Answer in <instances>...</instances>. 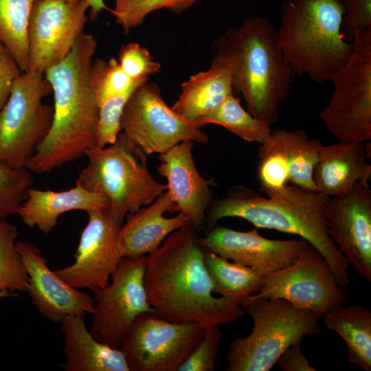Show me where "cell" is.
<instances>
[{
  "instance_id": "1",
  "label": "cell",
  "mask_w": 371,
  "mask_h": 371,
  "mask_svg": "<svg viewBox=\"0 0 371 371\" xmlns=\"http://www.w3.org/2000/svg\"><path fill=\"white\" fill-rule=\"evenodd\" d=\"M198 233L189 223L146 255L144 284L148 302L158 315L173 322L207 327L236 321L245 311L214 296Z\"/></svg>"
},
{
  "instance_id": "2",
  "label": "cell",
  "mask_w": 371,
  "mask_h": 371,
  "mask_svg": "<svg viewBox=\"0 0 371 371\" xmlns=\"http://www.w3.org/2000/svg\"><path fill=\"white\" fill-rule=\"evenodd\" d=\"M97 41L82 34L67 57L44 75L54 95L50 131L27 163L42 175L76 160L95 147L99 104L90 80Z\"/></svg>"
},
{
  "instance_id": "3",
  "label": "cell",
  "mask_w": 371,
  "mask_h": 371,
  "mask_svg": "<svg viewBox=\"0 0 371 371\" xmlns=\"http://www.w3.org/2000/svg\"><path fill=\"white\" fill-rule=\"evenodd\" d=\"M328 197L294 186L274 194L264 196L242 186L213 200L209 206L205 229L227 217L240 218L257 228L295 234L315 247L326 259L339 284L350 283L348 264L329 236L326 222Z\"/></svg>"
},
{
  "instance_id": "4",
  "label": "cell",
  "mask_w": 371,
  "mask_h": 371,
  "mask_svg": "<svg viewBox=\"0 0 371 371\" xmlns=\"http://www.w3.org/2000/svg\"><path fill=\"white\" fill-rule=\"evenodd\" d=\"M214 47L231 57L233 89L241 94L248 112L270 126L276 123L295 74L278 44L270 20L247 17L219 36Z\"/></svg>"
},
{
  "instance_id": "5",
  "label": "cell",
  "mask_w": 371,
  "mask_h": 371,
  "mask_svg": "<svg viewBox=\"0 0 371 371\" xmlns=\"http://www.w3.org/2000/svg\"><path fill=\"white\" fill-rule=\"evenodd\" d=\"M342 0H284L276 39L295 74L330 80L350 57L352 42L341 31Z\"/></svg>"
},
{
  "instance_id": "6",
  "label": "cell",
  "mask_w": 371,
  "mask_h": 371,
  "mask_svg": "<svg viewBox=\"0 0 371 371\" xmlns=\"http://www.w3.org/2000/svg\"><path fill=\"white\" fill-rule=\"evenodd\" d=\"M242 307L251 317L253 328L229 345L226 371H269L289 346L322 333L321 315L284 299H256Z\"/></svg>"
},
{
  "instance_id": "7",
  "label": "cell",
  "mask_w": 371,
  "mask_h": 371,
  "mask_svg": "<svg viewBox=\"0 0 371 371\" xmlns=\"http://www.w3.org/2000/svg\"><path fill=\"white\" fill-rule=\"evenodd\" d=\"M87 164L76 182L104 195L110 207L123 217L154 201L167 190L147 166V155L124 132L104 148L88 149Z\"/></svg>"
},
{
  "instance_id": "8",
  "label": "cell",
  "mask_w": 371,
  "mask_h": 371,
  "mask_svg": "<svg viewBox=\"0 0 371 371\" xmlns=\"http://www.w3.org/2000/svg\"><path fill=\"white\" fill-rule=\"evenodd\" d=\"M52 93L43 74L22 72L0 111V164L26 168L49 133L53 106L43 100Z\"/></svg>"
},
{
  "instance_id": "9",
  "label": "cell",
  "mask_w": 371,
  "mask_h": 371,
  "mask_svg": "<svg viewBox=\"0 0 371 371\" xmlns=\"http://www.w3.org/2000/svg\"><path fill=\"white\" fill-rule=\"evenodd\" d=\"M352 52L330 80L332 96L319 117L339 142L371 139V30L352 41Z\"/></svg>"
},
{
  "instance_id": "10",
  "label": "cell",
  "mask_w": 371,
  "mask_h": 371,
  "mask_svg": "<svg viewBox=\"0 0 371 371\" xmlns=\"http://www.w3.org/2000/svg\"><path fill=\"white\" fill-rule=\"evenodd\" d=\"M275 298L284 299L323 317L346 305L349 294L337 282L326 259L308 243L293 263L265 276L259 291L247 297L242 305L256 299Z\"/></svg>"
},
{
  "instance_id": "11",
  "label": "cell",
  "mask_w": 371,
  "mask_h": 371,
  "mask_svg": "<svg viewBox=\"0 0 371 371\" xmlns=\"http://www.w3.org/2000/svg\"><path fill=\"white\" fill-rule=\"evenodd\" d=\"M205 328L146 312L134 321L120 349L130 371H178L202 339Z\"/></svg>"
},
{
  "instance_id": "12",
  "label": "cell",
  "mask_w": 371,
  "mask_h": 371,
  "mask_svg": "<svg viewBox=\"0 0 371 371\" xmlns=\"http://www.w3.org/2000/svg\"><path fill=\"white\" fill-rule=\"evenodd\" d=\"M146 256L124 257L103 287L93 290L94 307L90 333L98 341L120 348L142 313L155 312L144 284Z\"/></svg>"
},
{
  "instance_id": "13",
  "label": "cell",
  "mask_w": 371,
  "mask_h": 371,
  "mask_svg": "<svg viewBox=\"0 0 371 371\" xmlns=\"http://www.w3.org/2000/svg\"><path fill=\"white\" fill-rule=\"evenodd\" d=\"M123 132L147 155L161 154L186 140L205 144L207 133L179 115L161 98L155 84L139 85L128 100L121 118Z\"/></svg>"
},
{
  "instance_id": "14",
  "label": "cell",
  "mask_w": 371,
  "mask_h": 371,
  "mask_svg": "<svg viewBox=\"0 0 371 371\" xmlns=\"http://www.w3.org/2000/svg\"><path fill=\"white\" fill-rule=\"evenodd\" d=\"M83 228L71 265L54 270L71 286L93 290L108 284L124 258L119 232L125 219L111 207L87 212Z\"/></svg>"
},
{
  "instance_id": "15",
  "label": "cell",
  "mask_w": 371,
  "mask_h": 371,
  "mask_svg": "<svg viewBox=\"0 0 371 371\" xmlns=\"http://www.w3.org/2000/svg\"><path fill=\"white\" fill-rule=\"evenodd\" d=\"M89 6L85 0H35L27 30V71L45 74L70 53L83 34Z\"/></svg>"
},
{
  "instance_id": "16",
  "label": "cell",
  "mask_w": 371,
  "mask_h": 371,
  "mask_svg": "<svg viewBox=\"0 0 371 371\" xmlns=\"http://www.w3.org/2000/svg\"><path fill=\"white\" fill-rule=\"evenodd\" d=\"M329 236L355 273L371 281V191L356 183L347 192L328 197Z\"/></svg>"
},
{
  "instance_id": "17",
  "label": "cell",
  "mask_w": 371,
  "mask_h": 371,
  "mask_svg": "<svg viewBox=\"0 0 371 371\" xmlns=\"http://www.w3.org/2000/svg\"><path fill=\"white\" fill-rule=\"evenodd\" d=\"M201 247L226 259L251 267L264 276L291 265L308 244L303 239L265 238L256 229L243 232L215 225L199 236Z\"/></svg>"
},
{
  "instance_id": "18",
  "label": "cell",
  "mask_w": 371,
  "mask_h": 371,
  "mask_svg": "<svg viewBox=\"0 0 371 371\" xmlns=\"http://www.w3.org/2000/svg\"><path fill=\"white\" fill-rule=\"evenodd\" d=\"M16 246L28 276L27 293L44 317L57 323L67 315L93 313V297L60 279L35 245L16 240Z\"/></svg>"
},
{
  "instance_id": "19",
  "label": "cell",
  "mask_w": 371,
  "mask_h": 371,
  "mask_svg": "<svg viewBox=\"0 0 371 371\" xmlns=\"http://www.w3.org/2000/svg\"><path fill=\"white\" fill-rule=\"evenodd\" d=\"M194 142L183 141L159 154L157 172L167 181V191L175 207L190 219L199 232L205 229L207 211L212 202V179L203 178L198 171L192 155Z\"/></svg>"
},
{
  "instance_id": "20",
  "label": "cell",
  "mask_w": 371,
  "mask_h": 371,
  "mask_svg": "<svg viewBox=\"0 0 371 371\" xmlns=\"http://www.w3.org/2000/svg\"><path fill=\"white\" fill-rule=\"evenodd\" d=\"M175 207V202L166 190L151 203L128 214L119 232L124 256L137 258L146 256L172 232L190 223L181 212L172 217L164 216L166 212H174Z\"/></svg>"
},
{
  "instance_id": "21",
  "label": "cell",
  "mask_w": 371,
  "mask_h": 371,
  "mask_svg": "<svg viewBox=\"0 0 371 371\" xmlns=\"http://www.w3.org/2000/svg\"><path fill=\"white\" fill-rule=\"evenodd\" d=\"M232 73L231 57L216 50L208 69L190 76L181 84V91L172 109L186 120L200 126L201 121L234 92Z\"/></svg>"
},
{
  "instance_id": "22",
  "label": "cell",
  "mask_w": 371,
  "mask_h": 371,
  "mask_svg": "<svg viewBox=\"0 0 371 371\" xmlns=\"http://www.w3.org/2000/svg\"><path fill=\"white\" fill-rule=\"evenodd\" d=\"M365 143L339 142L322 146L313 172L317 192L327 197L343 194L356 183L369 186L371 166Z\"/></svg>"
},
{
  "instance_id": "23",
  "label": "cell",
  "mask_w": 371,
  "mask_h": 371,
  "mask_svg": "<svg viewBox=\"0 0 371 371\" xmlns=\"http://www.w3.org/2000/svg\"><path fill=\"white\" fill-rule=\"evenodd\" d=\"M110 207L104 195L89 191L76 182L66 190H40L30 187L17 214L27 227L45 234L51 232L60 216L73 210L86 212Z\"/></svg>"
},
{
  "instance_id": "24",
  "label": "cell",
  "mask_w": 371,
  "mask_h": 371,
  "mask_svg": "<svg viewBox=\"0 0 371 371\" xmlns=\"http://www.w3.org/2000/svg\"><path fill=\"white\" fill-rule=\"evenodd\" d=\"M82 314L65 316L60 322L63 334L65 371H130L120 348L97 340L87 329Z\"/></svg>"
},
{
  "instance_id": "25",
  "label": "cell",
  "mask_w": 371,
  "mask_h": 371,
  "mask_svg": "<svg viewBox=\"0 0 371 371\" xmlns=\"http://www.w3.org/2000/svg\"><path fill=\"white\" fill-rule=\"evenodd\" d=\"M326 328L337 333L348 348V360L371 370V312L361 305L343 306L325 313Z\"/></svg>"
},
{
  "instance_id": "26",
  "label": "cell",
  "mask_w": 371,
  "mask_h": 371,
  "mask_svg": "<svg viewBox=\"0 0 371 371\" xmlns=\"http://www.w3.org/2000/svg\"><path fill=\"white\" fill-rule=\"evenodd\" d=\"M204 263L212 291L238 306L260 289L265 276L260 271L205 251Z\"/></svg>"
},
{
  "instance_id": "27",
  "label": "cell",
  "mask_w": 371,
  "mask_h": 371,
  "mask_svg": "<svg viewBox=\"0 0 371 371\" xmlns=\"http://www.w3.org/2000/svg\"><path fill=\"white\" fill-rule=\"evenodd\" d=\"M271 139L284 155L289 166V181L308 192H317L313 172L319 160L322 142L310 138L302 130L278 129Z\"/></svg>"
},
{
  "instance_id": "28",
  "label": "cell",
  "mask_w": 371,
  "mask_h": 371,
  "mask_svg": "<svg viewBox=\"0 0 371 371\" xmlns=\"http://www.w3.org/2000/svg\"><path fill=\"white\" fill-rule=\"evenodd\" d=\"M35 0H0V42L10 52L23 72L28 70L27 30Z\"/></svg>"
},
{
  "instance_id": "29",
  "label": "cell",
  "mask_w": 371,
  "mask_h": 371,
  "mask_svg": "<svg viewBox=\"0 0 371 371\" xmlns=\"http://www.w3.org/2000/svg\"><path fill=\"white\" fill-rule=\"evenodd\" d=\"M221 126L247 142L266 143L271 137L270 125L253 116L241 105L234 92L200 122Z\"/></svg>"
},
{
  "instance_id": "30",
  "label": "cell",
  "mask_w": 371,
  "mask_h": 371,
  "mask_svg": "<svg viewBox=\"0 0 371 371\" xmlns=\"http://www.w3.org/2000/svg\"><path fill=\"white\" fill-rule=\"evenodd\" d=\"M18 236L14 225L0 219V291H27L28 276L16 246Z\"/></svg>"
},
{
  "instance_id": "31",
  "label": "cell",
  "mask_w": 371,
  "mask_h": 371,
  "mask_svg": "<svg viewBox=\"0 0 371 371\" xmlns=\"http://www.w3.org/2000/svg\"><path fill=\"white\" fill-rule=\"evenodd\" d=\"M90 80L99 106L107 99L135 88L148 79L133 80L121 68L117 59L93 60Z\"/></svg>"
},
{
  "instance_id": "32",
  "label": "cell",
  "mask_w": 371,
  "mask_h": 371,
  "mask_svg": "<svg viewBox=\"0 0 371 371\" xmlns=\"http://www.w3.org/2000/svg\"><path fill=\"white\" fill-rule=\"evenodd\" d=\"M111 13L124 32L139 26L150 13L167 9L181 14L199 0H114Z\"/></svg>"
},
{
  "instance_id": "33",
  "label": "cell",
  "mask_w": 371,
  "mask_h": 371,
  "mask_svg": "<svg viewBox=\"0 0 371 371\" xmlns=\"http://www.w3.org/2000/svg\"><path fill=\"white\" fill-rule=\"evenodd\" d=\"M258 157V177L262 192L269 196L282 190L289 181V166L284 155L271 137L260 145Z\"/></svg>"
},
{
  "instance_id": "34",
  "label": "cell",
  "mask_w": 371,
  "mask_h": 371,
  "mask_svg": "<svg viewBox=\"0 0 371 371\" xmlns=\"http://www.w3.org/2000/svg\"><path fill=\"white\" fill-rule=\"evenodd\" d=\"M32 172L0 164V219L16 214L33 185Z\"/></svg>"
},
{
  "instance_id": "35",
  "label": "cell",
  "mask_w": 371,
  "mask_h": 371,
  "mask_svg": "<svg viewBox=\"0 0 371 371\" xmlns=\"http://www.w3.org/2000/svg\"><path fill=\"white\" fill-rule=\"evenodd\" d=\"M137 87L109 98L99 106L96 147L104 148L115 142L122 131L121 118L124 106Z\"/></svg>"
},
{
  "instance_id": "36",
  "label": "cell",
  "mask_w": 371,
  "mask_h": 371,
  "mask_svg": "<svg viewBox=\"0 0 371 371\" xmlns=\"http://www.w3.org/2000/svg\"><path fill=\"white\" fill-rule=\"evenodd\" d=\"M117 61L133 80L148 79L149 76L161 70L159 63L153 60L149 51L135 42L126 43L120 48Z\"/></svg>"
},
{
  "instance_id": "37",
  "label": "cell",
  "mask_w": 371,
  "mask_h": 371,
  "mask_svg": "<svg viewBox=\"0 0 371 371\" xmlns=\"http://www.w3.org/2000/svg\"><path fill=\"white\" fill-rule=\"evenodd\" d=\"M221 339L219 326L206 327L202 339L179 366L178 371H214Z\"/></svg>"
},
{
  "instance_id": "38",
  "label": "cell",
  "mask_w": 371,
  "mask_h": 371,
  "mask_svg": "<svg viewBox=\"0 0 371 371\" xmlns=\"http://www.w3.org/2000/svg\"><path fill=\"white\" fill-rule=\"evenodd\" d=\"M344 14L341 31L352 42L361 33L371 30V0H342Z\"/></svg>"
},
{
  "instance_id": "39",
  "label": "cell",
  "mask_w": 371,
  "mask_h": 371,
  "mask_svg": "<svg viewBox=\"0 0 371 371\" xmlns=\"http://www.w3.org/2000/svg\"><path fill=\"white\" fill-rule=\"evenodd\" d=\"M22 72L12 54L0 42V111L8 100L14 82Z\"/></svg>"
},
{
  "instance_id": "40",
  "label": "cell",
  "mask_w": 371,
  "mask_h": 371,
  "mask_svg": "<svg viewBox=\"0 0 371 371\" xmlns=\"http://www.w3.org/2000/svg\"><path fill=\"white\" fill-rule=\"evenodd\" d=\"M300 342L289 346L278 358L276 363L282 371H315L300 349Z\"/></svg>"
},
{
  "instance_id": "41",
  "label": "cell",
  "mask_w": 371,
  "mask_h": 371,
  "mask_svg": "<svg viewBox=\"0 0 371 371\" xmlns=\"http://www.w3.org/2000/svg\"><path fill=\"white\" fill-rule=\"evenodd\" d=\"M89 9V16L91 20H95L99 14L103 10L108 9L104 0H85Z\"/></svg>"
},
{
  "instance_id": "42",
  "label": "cell",
  "mask_w": 371,
  "mask_h": 371,
  "mask_svg": "<svg viewBox=\"0 0 371 371\" xmlns=\"http://www.w3.org/2000/svg\"><path fill=\"white\" fill-rule=\"evenodd\" d=\"M18 295L19 294L17 293H11L8 291H0V299L3 297H12V296L14 297V296H18Z\"/></svg>"
},
{
  "instance_id": "43",
  "label": "cell",
  "mask_w": 371,
  "mask_h": 371,
  "mask_svg": "<svg viewBox=\"0 0 371 371\" xmlns=\"http://www.w3.org/2000/svg\"><path fill=\"white\" fill-rule=\"evenodd\" d=\"M59 1H65V2H71V1H76L78 0H59Z\"/></svg>"
}]
</instances>
